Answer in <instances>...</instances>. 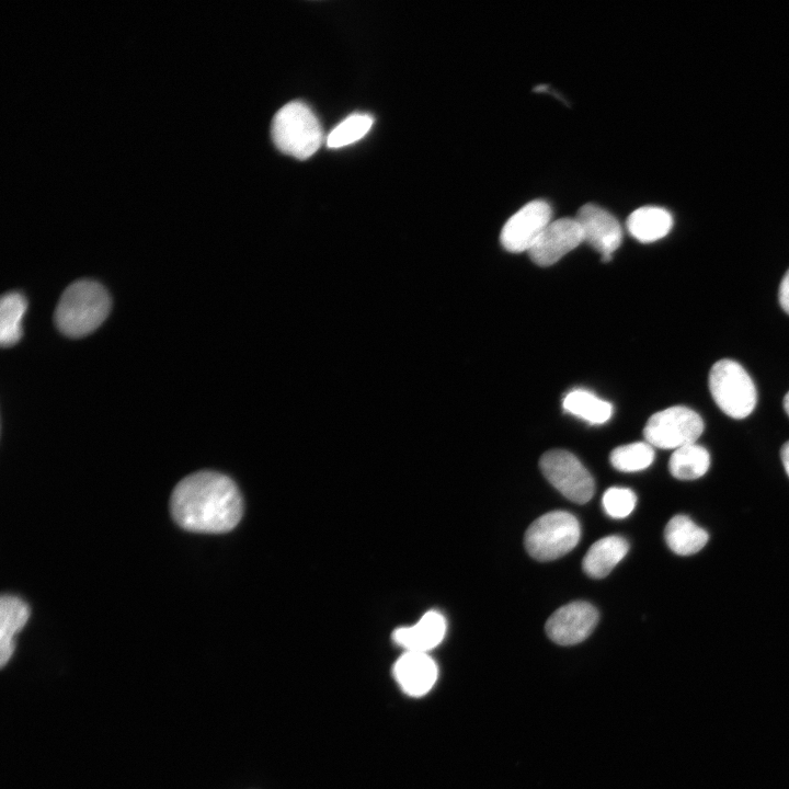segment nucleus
Returning <instances> with one entry per match:
<instances>
[{
  "label": "nucleus",
  "instance_id": "nucleus-1",
  "mask_svg": "<svg viewBox=\"0 0 789 789\" xmlns=\"http://www.w3.org/2000/svg\"><path fill=\"white\" fill-rule=\"evenodd\" d=\"M170 508L182 528L195 533H226L240 522L243 504L235 482L215 471H198L174 488Z\"/></svg>",
  "mask_w": 789,
  "mask_h": 789
},
{
  "label": "nucleus",
  "instance_id": "nucleus-2",
  "mask_svg": "<svg viewBox=\"0 0 789 789\" xmlns=\"http://www.w3.org/2000/svg\"><path fill=\"white\" fill-rule=\"evenodd\" d=\"M111 306V297L100 283L80 279L61 294L55 310V323L62 334L82 338L104 322Z\"/></svg>",
  "mask_w": 789,
  "mask_h": 789
},
{
  "label": "nucleus",
  "instance_id": "nucleus-3",
  "mask_svg": "<svg viewBox=\"0 0 789 789\" xmlns=\"http://www.w3.org/2000/svg\"><path fill=\"white\" fill-rule=\"evenodd\" d=\"M272 137L282 152L307 159L320 148L323 133L311 108L300 101H293L275 114Z\"/></svg>",
  "mask_w": 789,
  "mask_h": 789
},
{
  "label": "nucleus",
  "instance_id": "nucleus-4",
  "mask_svg": "<svg viewBox=\"0 0 789 789\" xmlns=\"http://www.w3.org/2000/svg\"><path fill=\"white\" fill-rule=\"evenodd\" d=\"M581 528L574 515L553 511L534 521L525 533L524 545L536 560L549 561L570 552L579 542Z\"/></svg>",
  "mask_w": 789,
  "mask_h": 789
},
{
  "label": "nucleus",
  "instance_id": "nucleus-5",
  "mask_svg": "<svg viewBox=\"0 0 789 789\" xmlns=\"http://www.w3.org/2000/svg\"><path fill=\"white\" fill-rule=\"evenodd\" d=\"M709 390L722 412L744 419L755 409L757 393L747 371L732 359H720L709 373Z\"/></svg>",
  "mask_w": 789,
  "mask_h": 789
},
{
  "label": "nucleus",
  "instance_id": "nucleus-6",
  "mask_svg": "<svg viewBox=\"0 0 789 789\" xmlns=\"http://www.w3.org/2000/svg\"><path fill=\"white\" fill-rule=\"evenodd\" d=\"M704 427V421L697 412L687 407L674 405L651 415L643 428V436L652 447L675 450L696 443Z\"/></svg>",
  "mask_w": 789,
  "mask_h": 789
},
{
  "label": "nucleus",
  "instance_id": "nucleus-7",
  "mask_svg": "<svg viewBox=\"0 0 789 789\" xmlns=\"http://www.w3.org/2000/svg\"><path fill=\"white\" fill-rule=\"evenodd\" d=\"M539 467L545 478L568 500L584 504L592 499L595 491L594 479L570 451L549 450L541 456Z\"/></svg>",
  "mask_w": 789,
  "mask_h": 789
},
{
  "label": "nucleus",
  "instance_id": "nucleus-8",
  "mask_svg": "<svg viewBox=\"0 0 789 789\" xmlns=\"http://www.w3.org/2000/svg\"><path fill=\"white\" fill-rule=\"evenodd\" d=\"M551 215L550 205L542 199L524 205L502 228L500 240L503 248L513 253L528 252L551 221Z\"/></svg>",
  "mask_w": 789,
  "mask_h": 789
},
{
  "label": "nucleus",
  "instance_id": "nucleus-9",
  "mask_svg": "<svg viewBox=\"0 0 789 789\" xmlns=\"http://www.w3.org/2000/svg\"><path fill=\"white\" fill-rule=\"evenodd\" d=\"M598 621L596 608L584 601L569 603L557 609L546 622V632L560 645H573L585 640Z\"/></svg>",
  "mask_w": 789,
  "mask_h": 789
},
{
  "label": "nucleus",
  "instance_id": "nucleus-10",
  "mask_svg": "<svg viewBox=\"0 0 789 789\" xmlns=\"http://www.w3.org/2000/svg\"><path fill=\"white\" fill-rule=\"evenodd\" d=\"M575 219L584 241L602 254L603 262L610 261L622 240V229L616 217L601 206L588 203L579 209Z\"/></svg>",
  "mask_w": 789,
  "mask_h": 789
},
{
  "label": "nucleus",
  "instance_id": "nucleus-11",
  "mask_svg": "<svg viewBox=\"0 0 789 789\" xmlns=\"http://www.w3.org/2000/svg\"><path fill=\"white\" fill-rule=\"evenodd\" d=\"M584 241L582 229L575 218L551 220L528 251L531 261L549 266Z\"/></svg>",
  "mask_w": 789,
  "mask_h": 789
},
{
  "label": "nucleus",
  "instance_id": "nucleus-12",
  "mask_svg": "<svg viewBox=\"0 0 789 789\" xmlns=\"http://www.w3.org/2000/svg\"><path fill=\"white\" fill-rule=\"evenodd\" d=\"M437 665L423 652L405 651L395 663L393 676L400 688L409 696L427 694L437 679Z\"/></svg>",
  "mask_w": 789,
  "mask_h": 789
},
{
  "label": "nucleus",
  "instance_id": "nucleus-13",
  "mask_svg": "<svg viewBox=\"0 0 789 789\" xmlns=\"http://www.w3.org/2000/svg\"><path fill=\"white\" fill-rule=\"evenodd\" d=\"M445 633L446 619L441 613L430 610L413 626L397 629L393 640L405 651L427 653L443 641Z\"/></svg>",
  "mask_w": 789,
  "mask_h": 789
},
{
  "label": "nucleus",
  "instance_id": "nucleus-14",
  "mask_svg": "<svg viewBox=\"0 0 789 789\" xmlns=\"http://www.w3.org/2000/svg\"><path fill=\"white\" fill-rule=\"evenodd\" d=\"M629 550L628 541L620 536H607L595 541L585 553L582 568L593 579H602L620 562Z\"/></svg>",
  "mask_w": 789,
  "mask_h": 789
},
{
  "label": "nucleus",
  "instance_id": "nucleus-15",
  "mask_svg": "<svg viewBox=\"0 0 789 789\" xmlns=\"http://www.w3.org/2000/svg\"><path fill=\"white\" fill-rule=\"evenodd\" d=\"M27 604L18 596L3 595L0 599V664L3 667L11 659L15 634L26 625L30 617Z\"/></svg>",
  "mask_w": 789,
  "mask_h": 789
},
{
  "label": "nucleus",
  "instance_id": "nucleus-16",
  "mask_svg": "<svg viewBox=\"0 0 789 789\" xmlns=\"http://www.w3.org/2000/svg\"><path fill=\"white\" fill-rule=\"evenodd\" d=\"M672 226V215L658 206L640 207L632 211L627 219L629 233L642 243L662 239L670 232Z\"/></svg>",
  "mask_w": 789,
  "mask_h": 789
},
{
  "label": "nucleus",
  "instance_id": "nucleus-17",
  "mask_svg": "<svg viewBox=\"0 0 789 789\" xmlns=\"http://www.w3.org/2000/svg\"><path fill=\"white\" fill-rule=\"evenodd\" d=\"M664 538L668 548L681 556L701 550L708 541V533L686 515L673 516L665 526Z\"/></svg>",
  "mask_w": 789,
  "mask_h": 789
},
{
  "label": "nucleus",
  "instance_id": "nucleus-18",
  "mask_svg": "<svg viewBox=\"0 0 789 789\" xmlns=\"http://www.w3.org/2000/svg\"><path fill=\"white\" fill-rule=\"evenodd\" d=\"M568 413L590 424H603L613 415V405L585 389L571 390L562 401Z\"/></svg>",
  "mask_w": 789,
  "mask_h": 789
},
{
  "label": "nucleus",
  "instance_id": "nucleus-19",
  "mask_svg": "<svg viewBox=\"0 0 789 789\" xmlns=\"http://www.w3.org/2000/svg\"><path fill=\"white\" fill-rule=\"evenodd\" d=\"M27 309L25 297L18 291L2 296L0 302V342L3 347L16 344L22 334V321Z\"/></svg>",
  "mask_w": 789,
  "mask_h": 789
},
{
  "label": "nucleus",
  "instance_id": "nucleus-20",
  "mask_svg": "<svg viewBox=\"0 0 789 789\" xmlns=\"http://www.w3.org/2000/svg\"><path fill=\"white\" fill-rule=\"evenodd\" d=\"M709 466L708 450L696 443L675 449L668 462L671 474L679 480L698 479L707 472Z\"/></svg>",
  "mask_w": 789,
  "mask_h": 789
},
{
  "label": "nucleus",
  "instance_id": "nucleus-21",
  "mask_svg": "<svg viewBox=\"0 0 789 789\" xmlns=\"http://www.w3.org/2000/svg\"><path fill=\"white\" fill-rule=\"evenodd\" d=\"M653 459V447L647 442H636L618 446L609 456L613 467L624 472L643 470L652 464Z\"/></svg>",
  "mask_w": 789,
  "mask_h": 789
},
{
  "label": "nucleus",
  "instance_id": "nucleus-22",
  "mask_svg": "<svg viewBox=\"0 0 789 789\" xmlns=\"http://www.w3.org/2000/svg\"><path fill=\"white\" fill-rule=\"evenodd\" d=\"M374 123L369 114H352L331 130L327 138L329 148H340L363 138Z\"/></svg>",
  "mask_w": 789,
  "mask_h": 789
},
{
  "label": "nucleus",
  "instance_id": "nucleus-23",
  "mask_svg": "<svg viewBox=\"0 0 789 789\" xmlns=\"http://www.w3.org/2000/svg\"><path fill=\"white\" fill-rule=\"evenodd\" d=\"M636 494L626 488L611 487L603 495L602 503L605 512L614 518H624L634 508Z\"/></svg>",
  "mask_w": 789,
  "mask_h": 789
},
{
  "label": "nucleus",
  "instance_id": "nucleus-24",
  "mask_svg": "<svg viewBox=\"0 0 789 789\" xmlns=\"http://www.w3.org/2000/svg\"><path fill=\"white\" fill-rule=\"evenodd\" d=\"M778 297L781 308L789 315V268L779 285Z\"/></svg>",
  "mask_w": 789,
  "mask_h": 789
},
{
  "label": "nucleus",
  "instance_id": "nucleus-25",
  "mask_svg": "<svg viewBox=\"0 0 789 789\" xmlns=\"http://www.w3.org/2000/svg\"><path fill=\"white\" fill-rule=\"evenodd\" d=\"M781 460L787 474L789 476V441L781 447Z\"/></svg>",
  "mask_w": 789,
  "mask_h": 789
},
{
  "label": "nucleus",
  "instance_id": "nucleus-26",
  "mask_svg": "<svg viewBox=\"0 0 789 789\" xmlns=\"http://www.w3.org/2000/svg\"><path fill=\"white\" fill-rule=\"evenodd\" d=\"M784 409L789 416V391L786 393V396L784 398Z\"/></svg>",
  "mask_w": 789,
  "mask_h": 789
}]
</instances>
